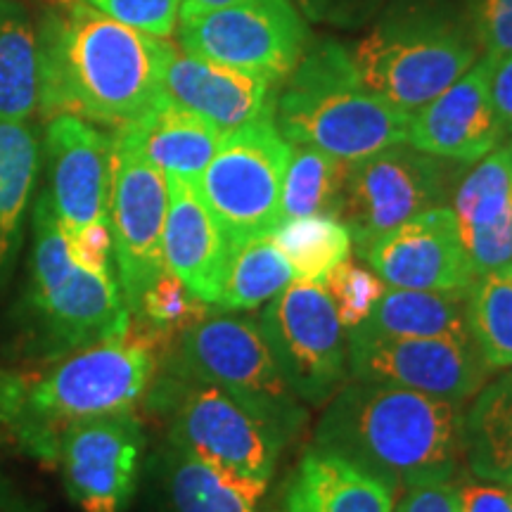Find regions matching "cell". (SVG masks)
Returning <instances> with one entry per match:
<instances>
[{"instance_id":"4316f807","label":"cell","mask_w":512,"mask_h":512,"mask_svg":"<svg viewBox=\"0 0 512 512\" xmlns=\"http://www.w3.org/2000/svg\"><path fill=\"white\" fill-rule=\"evenodd\" d=\"M463 458L482 482L512 486V368L482 384L463 413Z\"/></svg>"},{"instance_id":"d590c367","label":"cell","mask_w":512,"mask_h":512,"mask_svg":"<svg viewBox=\"0 0 512 512\" xmlns=\"http://www.w3.org/2000/svg\"><path fill=\"white\" fill-rule=\"evenodd\" d=\"M83 3L126 27L157 38L174 36L181 17V0H83Z\"/></svg>"},{"instance_id":"8d00e7d4","label":"cell","mask_w":512,"mask_h":512,"mask_svg":"<svg viewBox=\"0 0 512 512\" xmlns=\"http://www.w3.org/2000/svg\"><path fill=\"white\" fill-rule=\"evenodd\" d=\"M470 22L489 57L512 53V0H470Z\"/></svg>"},{"instance_id":"8992f818","label":"cell","mask_w":512,"mask_h":512,"mask_svg":"<svg viewBox=\"0 0 512 512\" xmlns=\"http://www.w3.org/2000/svg\"><path fill=\"white\" fill-rule=\"evenodd\" d=\"M171 344L162 332L131 320L121 337L74 351L31 382L29 411L55 432L76 420L133 411L150 387L159 351Z\"/></svg>"},{"instance_id":"5b68a950","label":"cell","mask_w":512,"mask_h":512,"mask_svg":"<svg viewBox=\"0 0 512 512\" xmlns=\"http://www.w3.org/2000/svg\"><path fill=\"white\" fill-rule=\"evenodd\" d=\"M380 12L354 62L370 91L399 110L418 112L477 62L470 12L456 0H389Z\"/></svg>"},{"instance_id":"ac0fdd59","label":"cell","mask_w":512,"mask_h":512,"mask_svg":"<svg viewBox=\"0 0 512 512\" xmlns=\"http://www.w3.org/2000/svg\"><path fill=\"white\" fill-rule=\"evenodd\" d=\"M496 57L472 64L444 93L411 114L408 143L448 162L472 164L494 152L503 126L491 102V72Z\"/></svg>"},{"instance_id":"ba28073f","label":"cell","mask_w":512,"mask_h":512,"mask_svg":"<svg viewBox=\"0 0 512 512\" xmlns=\"http://www.w3.org/2000/svg\"><path fill=\"white\" fill-rule=\"evenodd\" d=\"M290 143L273 117H261L223 133L197 190L226 235L230 252L252 240L271 238L283 223L280 197Z\"/></svg>"},{"instance_id":"44dd1931","label":"cell","mask_w":512,"mask_h":512,"mask_svg":"<svg viewBox=\"0 0 512 512\" xmlns=\"http://www.w3.org/2000/svg\"><path fill=\"white\" fill-rule=\"evenodd\" d=\"M169 207L164 221V268L207 304H219L230 245L216 223L197 183L166 178Z\"/></svg>"},{"instance_id":"52a82bcc","label":"cell","mask_w":512,"mask_h":512,"mask_svg":"<svg viewBox=\"0 0 512 512\" xmlns=\"http://www.w3.org/2000/svg\"><path fill=\"white\" fill-rule=\"evenodd\" d=\"M174 373L214 384L285 441L302 427L306 411L268 349L264 332L247 316H209L181 332Z\"/></svg>"},{"instance_id":"8fae6325","label":"cell","mask_w":512,"mask_h":512,"mask_svg":"<svg viewBox=\"0 0 512 512\" xmlns=\"http://www.w3.org/2000/svg\"><path fill=\"white\" fill-rule=\"evenodd\" d=\"M451 176L448 159L403 143L347 162L339 221L349 228L356 252L366 256L389 230L422 211L441 207Z\"/></svg>"},{"instance_id":"4dcf8cb0","label":"cell","mask_w":512,"mask_h":512,"mask_svg":"<svg viewBox=\"0 0 512 512\" xmlns=\"http://www.w3.org/2000/svg\"><path fill=\"white\" fill-rule=\"evenodd\" d=\"M271 242L285 256L297 278L318 283H323L325 275L342 264L354 247L349 228L335 216L283 221L271 233Z\"/></svg>"},{"instance_id":"3957f363","label":"cell","mask_w":512,"mask_h":512,"mask_svg":"<svg viewBox=\"0 0 512 512\" xmlns=\"http://www.w3.org/2000/svg\"><path fill=\"white\" fill-rule=\"evenodd\" d=\"M29 264L15 306L19 347L34 358H60L121 337L131 323L117 275L95 273L74 259L67 230L46 188L38 190L29 223Z\"/></svg>"},{"instance_id":"9c48e42d","label":"cell","mask_w":512,"mask_h":512,"mask_svg":"<svg viewBox=\"0 0 512 512\" xmlns=\"http://www.w3.org/2000/svg\"><path fill=\"white\" fill-rule=\"evenodd\" d=\"M159 406L169 413L171 446L195 453L233 475L268 484L285 439L214 384L171 370Z\"/></svg>"},{"instance_id":"ffe728a7","label":"cell","mask_w":512,"mask_h":512,"mask_svg":"<svg viewBox=\"0 0 512 512\" xmlns=\"http://www.w3.org/2000/svg\"><path fill=\"white\" fill-rule=\"evenodd\" d=\"M451 209L475 275L512 264V143L479 159L453 192Z\"/></svg>"},{"instance_id":"30bf717a","label":"cell","mask_w":512,"mask_h":512,"mask_svg":"<svg viewBox=\"0 0 512 512\" xmlns=\"http://www.w3.org/2000/svg\"><path fill=\"white\" fill-rule=\"evenodd\" d=\"M261 332L302 403H328L349 380V344L318 280H292L261 311Z\"/></svg>"},{"instance_id":"f1b7e54d","label":"cell","mask_w":512,"mask_h":512,"mask_svg":"<svg viewBox=\"0 0 512 512\" xmlns=\"http://www.w3.org/2000/svg\"><path fill=\"white\" fill-rule=\"evenodd\" d=\"M347 162L311 145H292L283 178L280 216L283 221L306 216H335L342 207Z\"/></svg>"},{"instance_id":"83f0119b","label":"cell","mask_w":512,"mask_h":512,"mask_svg":"<svg viewBox=\"0 0 512 512\" xmlns=\"http://www.w3.org/2000/svg\"><path fill=\"white\" fill-rule=\"evenodd\" d=\"M38 107V29L22 5L0 0V121H31Z\"/></svg>"},{"instance_id":"f35d334b","label":"cell","mask_w":512,"mask_h":512,"mask_svg":"<svg viewBox=\"0 0 512 512\" xmlns=\"http://www.w3.org/2000/svg\"><path fill=\"white\" fill-rule=\"evenodd\" d=\"M392 512H460L458 486L453 482H425L408 486Z\"/></svg>"},{"instance_id":"ee69618b","label":"cell","mask_w":512,"mask_h":512,"mask_svg":"<svg viewBox=\"0 0 512 512\" xmlns=\"http://www.w3.org/2000/svg\"><path fill=\"white\" fill-rule=\"evenodd\" d=\"M69 3H74V0H55L57 8H64V5H69Z\"/></svg>"},{"instance_id":"9a60e30c","label":"cell","mask_w":512,"mask_h":512,"mask_svg":"<svg viewBox=\"0 0 512 512\" xmlns=\"http://www.w3.org/2000/svg\"><path fill=\"white\" fill-rule=\"evenodd\" d=\"M349 370L356 380L387 384L463 403L489 377L472 339H408L347 332Z\"/></svg>"},{"instance_id":"e575fe53","label":"cell","mask_w":512,"mask_h":512,"mask_svg":"<svg viewBox=\"0 0 512 512\" xmlns=\"http://www.w3.org/2000/svg\"><path fill=\"white\" fill-rule=\"evenodd\" d=\"M323 287L335 306L339 323L347 332L366 323L377 299L387 290L380 275L349 259H344L325 275Z\"/></svg>"},{"instance_id":"ab89813d","label":"cell","mask_w":512,"mask_h":512,"mask_svg":"<svg viewBox=\"0 0 512 512\" xmlns=\"http://www.w3.org/2000/svg\"><path fill=\"white\" fill-rule=\"evenodd\" d=\"M460 512H512V486L467 482L458 486Z\"/></svg>"},{"instance_id":"60d3db41","label":"cell","mask_w":512,"mask_h":512,"mask_svg":"<svg viewBox=\"0 0 512 512\" xmlns=\"http://www.w3.org/2000/svg\"><path fill=\"white\" fill-rule=\"evenodd\" d=\"M491 102L503 133L512 136V53L498 57L491 72Z\"/></svg>"},{"instance_id":"4fadbf2b","label":"cell","mask_w":512,"mask_h":512,"mask_svg":"<svg viewBox=\"0 0 512 512\" xmlns=\"http://www.w3.org/2000/svg\"><path fill=\"white\" fill-rule=\"evenodd\" d=\"M169 207V183L136 143L124 133L112 136L110 228L117 283L131 318L143 294L164 268V221Z\"/></svg>"},{"instance_id":"484cf974","label":"cell","mask_w":512,"mask_h":512,"mask_svg":"<svg viewBox=\"0 0 512 512\" xmlns=\"http://www.w3.org/2000/svg\"><path fill=\"white\" fill-rule=\"evenodd\" d=\"M465 309L467 292L387 287L366 323L354 330L408 339H472Z\"/></svg>"},{"instance_id":"6da1fadb","label":"cell","mask_w":512,"mask_h":512,"mask_svg":"<svg viewBox=\"0 0 512 512\" xmlns=\"http://www.w3.org/2000/svg\"><path fill=\"white\" fill-rule=\"evenodd\" d=\"M174 43L126 27L83 0L48 12L38 29L43 117L72 114L124 126L164 95Z\"/></svg>"},{"instance_id":"7402d4cb","label":"cell","mask_w":512,"mask_h":512,"mask_svg":"<svg viewBox=\"0 0 512 512\" xmlns=\"http://www.w3.org/2000/svg\"><path fill=\"white\" fill-rule=\"evenodd\" d=\"M396 489L363 465L311 448L287 479L278 512H392Z\"/></svg>"},{"instance_id":"e0dca14e","label":"cell","mask_w":512,"mask_h":512,"mask_svg":"<svg viewBox=\"0 0 512 512\" xmlns=\"http://www.w3.org/2000/svg\"><path fill=\"white\" fill-rule=\"evenodd\" d=\"M368 261L384 285L401 290L467 292L475 283L453 209L441 204L382 235Z\"/></svg>"},{"instance_id":"1f68e13d","label":"cell","mask_w":512,"mask_h":512,"mask_svg":"<svg viewBox=\"0 0 512 512\" xmlns=\"http://www.w3.org/2000/svg\"><path fill=\"white\" fill-rule=\"evenodd\" d=\"M294 273L271 238L252 240L230 254L219 297L221 309L249 311L271 302L292 283Z\"/></svg>"},{"instance_id":"7a4b0ae2","label":"cell","mask_w":512,"mask_h":512,"mask_svg":"<svg viewBox=\"0 0 512 512\" xmlns=\"http://www.w3.org/2000/svg\"><path fill=\"white\" fill-rule=\"evenodd\" d=\"M316 446L342 453L394 489L451 482L463 456V406L413 389L356 380L328 401Z\"/></svg>"},{"instance_id":"836d02e7","label":"cell","mask_w":512,"mask_h":512,"mask_svg":"<svg viewBox=\"0 0 512 512\" xmlns=\"http://www.w3.org/2000/svg\"><path fill=\"white\" fill-rule=\"evenodd\" d=\"M209 316V304L195 297L174 273L162 271L150 290L143 294V302L133 320L147 323L162 332L164 337L176 339L192 325Z\"/></svg>"},{"instance_id":"5bb4252c","label":"cell","mask_w":512,"mask_h":512,"mask_svg":"<svg viewBox=\"0 0 512 512\" xmlns=\"http://www.w3.org/2000/svg\"><path fill=\"white\" fill-rule=\"evenodd\" d=\"M145 432L133 411L64 425L55 467L81 512H124L136 494Z\"/></svg>"},{"instance_id":"d4e9b609","label":"cell","mask_w":512,"mask_h":512,"mask_svg":"<svg viewBox=\"0 0 512 512\" xmlns=\"http://www.w3.org/2000/svg\"><path fill=\"white\" fill-rule=\"evenodd\" d=\"M266 486L178 446H171L164 456V489L171 512H259Z\"/></svg>"},{"instance_id":"277c9868","label":"cell","mask_w":512,"mask_h":512,"mask_svg":"<svg viewBox=\"0 0 512 512\" xmlns=\"http://www.w3.org/2000/svg\"><path fill=\"white\" fill-rule=\"evenodd\" d=\"M273 114L287 143L318 147L344 162L408 143L411 124V114L370 91L354 57L335 41L302 55Z\"/></svg>"},{"instance_id":"b9f144b4","label":"cell","mask_w":512,"mask_h":512,"mask_svg":"<svg viewBox=\"0 0 512 512\" xmlns=\"http://www.w3.org/2000/svg\"><path fill=\"white\" fill-rule=\"evenodd\" d=\"M0 512H43V505L27 494L15 479L0 472Z\"/></svg>"},{"instance_id":"f546056e","label":"cell","mask_w":512,"mask_h":512,"mask_svg":"<svg viewBox=\"0 0 512 512\" xmlns=\"http://www.w3.org/2000/svg\"><path fill=\"white\" fill-rule=\"evenodd\" d=\"M467 328L491 370L512 368V264L477 275L467 290Z\"/></svg>"},{"instance_id":"2e32d148","label":"cell","mask_w":512,"mask_h":512,"mask_svg":"<svg viewBox=\"0 0 512 512\" xmlns=\"http://www.w3.org/2000/svg\"><path fill=\"white\" fill-rule=\"evenodd\" d=\"M43 152L48 197L67 235L110 221L112 138L91 121L57 114L46 119Z\"/></svg>"},{"instance_id":"7c38bea8","label":"cell","mask_w":512,"mask_h":512,"mask_svg":"<svg viewBox=\"0 0 512 512\" xmlns=\"http://www.w3.org/2000/svg\"><path fill=\"white\" fill-rule=\"evenodd\" d=\"M181 50L278 86L306 48V27L292 0H242L181 15Z\"/></svg>"},{"instance_id":"7bdbcfd3","label":"cell","mask_w":512,"mask_h":512,"mask_svg":"<svg viewBox=\"0 0 512 512\" xmlns=\"http://www.w3.org/2000/svg\"><path fill=\"white\" fill-rule=\"evenodd\" d=\"M235 3H242V0H181V15L226 8V5H235Z\"/></svg>"},{"instance_id":"d6a6232c","label":"cell","mask_w":512,"mask_h":512,"mask_svg":"<svg viewBox=\"0 0 512 512\" xmlns=\"http://www.w3.org/2000/svg\"><path fill=\"white\" fill-rule=\"evenodd\" d=\"M31 382L24 373L0 368V448L24 453L43 465H55L57 434L29 411Z\"/></svg>"},{"instance_id":"603a6c76","label":"cell","mask_w":512,"mask_h":512,"mask_svg":"<svg viewBox=\"0 0 512 512\" xmlns=\"http://www.w3.org/2000/svg\"><path fill=\"white\" fill-rule=\"evenodd\" d=\"M41 171V140L31 121H0V299L17 275Z\"/></svg>"},{"instance_id":"74e56055","label":"cell","mask_w":512,"mask_h":512,"mask_svg":"<svg viewBox=\"0 0 512 512\" xmlns=\"http://www.w3.org/2000/svg\"><path fill=\"white\" fill-rule=\"evenodd\" d=\"M299 5L311 22L356 29L384 8V0H299Z\"/></svg>"},{"instance_id":"d6986e66","label":"cell","mask_w":512,"mask_h":512,"mask_svg":"<svg viewBox=\"0 0 512 512\" xmlns=\"http://www.w3.org/2000/svg\"><path fill=\"white\" fill-rule=\"evenodd\" d=\"M164 98L197 117L207 119L221 133L273 117V86L252 74L174 48L164 69Z\"/></svg>"},{"instance_id":"cb8c5ba5","label":"cell","mask_w":512,"mask_h":512,"mask_svg":"<svg viewBox=\"0 0 512 512\" xmlns=\"http://www.w3.org/2000/svg\"><path fill=\"white\" fill-rule=\"evenodd\" d=\"M117 131L131 138L166 178H183L190 183L200 181L223 138L214 124L183 110L164 95L145 114Z\"/></svg>"}]
</instances>
